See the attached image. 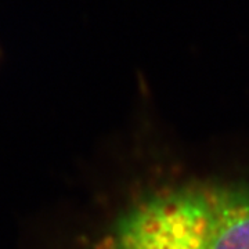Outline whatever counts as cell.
<instances>
[{"label":"cell","mask_w":249,"mask_h":249,"mask_svg":"<svg viewBox=\"0 0 249 249\" xmlns=\"http://www.w3.org/2000/svg\"><path fill=\"white\" fill-rule=\"evenodd\" d=\"M155 144L82 249H249V162Z\"/></svg>","instance_id":"obj_1"}]
</instances>
